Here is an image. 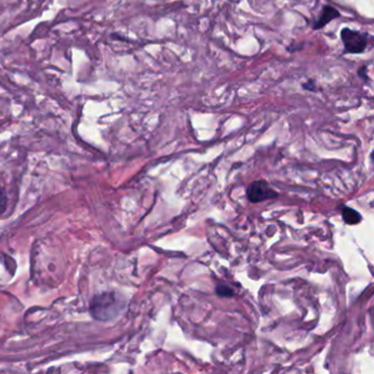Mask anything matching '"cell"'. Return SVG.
Segmentation results:
<instances>
[{"label": "cell", "instance_id": "obj_4", "mask_svg": "<svg viewBox=\"0 0 374 374\" xmlns=\"http://www.w3.org/2000/svg\"><path fill=\"white\" fill-rule=\"evenodd\" d=\"M340 17V12L333 6H324L323 10L320 12L317 20L313 23V30H319L324 28L326 25H328L330 21L335 20Z\"/></svg>", "mask_w": 374, "mask_h": 374}, {"label": "cell", "instance_id": "obj_7", "mask_svg": "<svg viewBox=\"0 0 374 374\" xmlns=\"http://www.w3.org/2000/svg\"><path fill=\"white\" fill-rule=\"evenodd\" d=\"M7 203H8V199H7L6 192H4L3 189H1V187H0V214H2L4 211H6Z\"/></svg>", "mask_w": 374, "mask_h": 374}, {"label": "cell", "instance_id": "obj_6", "mask_svg": "<svg viewBox=\"0 0 374 374\" xmlns=\"http://www.w3.org/2000/svg\"><path fill=\"white\" fill-rule=\"evenodd\" d=\"M215 292H217V294L220 297H232L234 295L233 290L226 285H218Z\"/></svg>", "mask_w": 374, "mask_h": 374}, {"label": "cell", "instance_id": "obj_9", "mask_svg": "<svg viewBox=\"0 0 374 374\" xmlns=\"http://www.w3.org/2000/svg\"><path fill=\"white\" fill-rule=\"evenodd\" d=\"M367 73H368V71H367V66H366V65L362 66V67H361V68L358 70V75H359V77L363 78L364 80H369Z\"/></svg>", "mask_w": 374, "mask_h": 374}, {"label": "cell", "instance_id": "obj_2", "mask_svg": "<svg viewBox=\"0 0 374 374\" xmlns=\"http://www.w3.org/2000/svg\"><path fill=\"white\" fill-rule=\"evenodd\" d=\"M340 36L343 43L344 52L349 54H361L367 49L368 34L360 31L343 28L340 31Z\"/></svg>", "mask_w": 374, "mask_h": 374}, {"label": "cell", "instance_id": "obj_3", "mask_svg": "<svg viewBox=\"0 0 374 374\" xmlns=\"http://www.w3.org/2000/svg\"><path fill=\"white\" fill-rule=\"evenodd\" d=\"M278 193L270 188L265 180H257L248 187L247 198L252 203L262 202V201L275 198Z\"/></svg>", "mask_w": 374, "mask_h": 374}, {"label": "cell", "instance_id": "obj_8", "mask_svg": "<svg viewBox=\"0 0 374 374\" xmlns=\"http://www.w3.org/2000/svg\"><path fill=\"white\" fill-rule=\"evenodd\" d=\"M302 88L308 91H317V86H316V81L314 79H310L306 83L302 84Z\"/></svg>", "mask_w": 374, "mask_h": 374}, {"label": "cell", "instance_id": "obj_1", "mask_svg": "<svg viewBox=\"0 0 374 374\" xmlns=\"http://www.w3.org/2000/svg\"><path fill=\"white\" fill-rule=\"evenodd\" d=\"M119 301L114 293L95 295L90 305V313L94 319L110 320L120 312Z\"/></svg>", "mask_w": 374, "mask_h": 374}, {"label": "cell", "instance_id": "obj_5", "mask_svg": "<svg viewBox=\"0 0 374 374\" xmlns=\"http://www.w3.org/2000/svg\"><path fill=\"white\" fill-rule=\"evenodd\" d=\"M343 218L349 225H357L361 222V214L351 208H344L343 210Z\"/></svg>", "mask_w": 374, "mask_h": 374}]
</instances>
